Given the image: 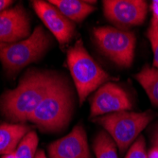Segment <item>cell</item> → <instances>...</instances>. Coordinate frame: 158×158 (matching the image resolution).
Masks as SVG:
<instances>
[{"label": "cell", "instance_id": "cell-1", "mask_svg": "<svg viewBox=\"0 0 158 158\" xmlns=\"http://www.w3.org/2000/svg\"><path fill=\"white\" fill-rule=\"evenodd\" d=\"M61 78L50 70L28 69L19 80L17 87L5 91L0 98L4 117L14 124H25Z\"/></svg>", "mask_w": 158, "mask_h": 158}, {"label": "cell", "instance_id": "cell-2", "mask_svg": "<svg viewBox=\"0 0 158 158\" xmlns=\"http://www.w3.org/2000/svg\"><path fill=\"white\" fill-rule=\"evenodd\" d=\"M75 106L74 94L65 78H61L33 111L28 121L43 133L62 132L68 126Z\"/></svg>", "mask_w": 158, "mask_h": 158}, {"label": "cell", "instance_id": "cell-3", "mask_svg": "<svg viewBox=\"0 0 158 158\" xmlns=\"http://www.w3.org/2000/svg\"><path fill=\"white\" fill-rule=\"evenodd\" d=\"M51 36L44 27L37 26L31 36L12 44H0V62L10 76L16 75L30 64L39 61L50 48Z\"/></svg>", "mask_w": 158, "mask_h": 158}, {"label": "cell", "instance_id": "cell-4", "mask_svg": "<svg viewBox=\"0 0 158 158\" xmlns=\"http://www.w3.org/2000/svg\"><path fill=\"white\" fill-rule=\"evenodd\" d=\"M66 59L81 105L89 94L106 83L111 78L90 56L81 40H78L67 50Z\"/></svg>", "mask_w": 158, "mask_h": 158}, {"label": "cell", "instance_id": "cell-5", "mask_svg": "<svg viewBox=\"0 0 158 158\" xmlns=\"http://www.w3.org/2000/svg\"><path fill=\"white\" fill-rule=\"evenodd\" d=\"M154 114L152 111L143 113L120 111L95 118L93 121L104 128L123 152L137 139L139 134L152 120Z\"/></svg>", "mask_w": 158, "mask_h": 158}, {"label": "cell", "instance_id": "cell-6", "mask_svg": "<svg viewBox=\"0 0 158 158\" xmlns=\"http://www.w3.org/2000/svg\"><path fill=\"white\" fill-rule=\"evenodd\" d=\"M97 45L105 56L121 67H130L134 62L136 38L133 31L113 27H99L93 30Z\"/></svg>", "mask_w": 158, "mask_h": 158}, {"label": "cell", "instance_id": "cell-7", "mask_svg": "<svg viewBox=\"0 0 158 158\" xmlns=\"http://www.w3.org/2000/svg\"><path fill=\"white\" fill-rule=\"evenodd\" d=\"M103 13L117 28L128 31L129 27L144 23L148 4L142 0H104Z\"/></svg>", "mask_w": 158, "mask_h": 158}, {"label": "cell", "instance_id": "cell-8", "mask_svg": "<svg viewBox=\"0 0 158 158\" xmlns=\"http://www.w3.org/2000/svg\"><path fill=\"white\" fill-rule=\"evenodd\" d=\"M133 104L127 92L121 86L106 82L98 89L91 100V118L132 109Z\"/></svg>", "mask_w": 158, "mask_h": 158}, {"label": "cell", "instance_id": "cell-9", "mask_svg": "<svg viewBox=\"0 0 158 158\" xmlns=\"http://www.w3.org/2000/svg\"><path fill=\"white\" fill-rule=\"evenodd\" d=\"M31 18L21 4L0 12V44L25 40L31 36Z\"/></svg>", "mask_w": 158, "mask_h": 158}, {"label": "cell", "instance_id": "cell-10", "mask_svg": "<svg viewBox=\"0 0 158 158\" xmlns=\"http://www.w3.org/2000/svg\"><path fill=\"white\" fill-rule=\"evenodd\" d=\"M31 3L36 14L49 31L55 36L57 41L62 46L69 43L76 32L74 22L69 20L49 2L35 0Z\"/></svg>", "mask_w": 158, "mask_h": 158}, {"label": "cell", "instance_id": "cell-11", "mask_svg": "<svg viewBox=\"0 0 158 158\" xmlns=\"http://www.w3.org/2000/svg\"><path fill=\"white\" fill-rule=\"evenodd\" d=\"M49 158H92L87 136L81 125L75 126L67 135L48 146Z\"/></svg>", "mask_w": 158, "mask_h": 158}, {"label": "cell", "instance_id": "cell-12", "mask_svg": "<svg viewBox=\"0 0 158 158\" xmlns=\"http://www.w3.org/2000/svg\"><path fill=\"white\" fill-rule=\"evenodd\" d=\"M31 131V128L26 124L0 125V155L13 152L23 137Z\"/></svg>", "mask_w": 158, "mask_h": 158}, {"label": "cell", "instance_id": "cell-13", "mask_svg": "<svg viewBox=\"0 0 158 158\" xmlns=\"http://www.w3.org/2000/svg\"><path fill=\"white\" fill-rule=\"evenodd\" d=\"M55 6L64 16L72 22H81L96 9L89 3L96 1H80V0H51L48 1Z\"/></svg>", "mask_w": 158, "mask_h": 158}, {"label": "cell", "instance_id": "cell-14", "mask_svg": "<svg viewBox=\"0 0 158 158\" xmlns=\"http://www.w3.org/2000/svg\"><path fill=\"white\" fill-rule=\"evenodd\" d=\"M135 78L145 90L152 105L158 107V68L145 65Z\"/></svg>", "mask_w": 158, "mask_h": 158}, {"label": "cell", "instance_id": "cell-15", "mask_svg": "<svg viewBox=\"0 0 158 158\" xmlns=\"http://www.w3.org/2000/svg\"><path fill=\"white\" fill-rule=\"evenodd\" d=\"M93 148L97 158H118L116 142L105 131H102L97 135Z\"/></svg>", "mask_w": 158, "mask_h": 158}, {"label": "cell", "instance_id": "cell-16", "mask_svg": "<svg viewBox=\"0 0 158 158\" xmlns=\"http://www.w3.org/2000/svg\"><path fill=\"white\" fill-rule=\"evenodd\" d=\"M39 138L34 131L27 133L13 152L14 158H34Z\"/></svg>", "mask_w": 158, "mask_h": 158}, {"label": "cell", "instance_id": "cell-17", "mask_svg": "<svg viewBox=\"0 0 158 158\" xmlns=\"http://www.w3.org/2000/svg\"><path fill=\"white\" fill-rule=\"evenodd\" d=\"M153 52V67L158 68V14L152 13L151 25L146 33Z\"/></svg>", "mask_w": 158, "mask_h": 158}, {"label": "cell", "instance_id": "cell-18", "mask_svg": "<svg viewBox=\"0 0 158 158\" xmlns=\"http://www.w3.org/2000/svg\"><path fill=\"white\" fill-rule=\"evenodd\" d=\"M125 158H149L144 136L139 135L129 149Z\"/></svg>", "mask_w": 158, "mask_h": 158}, {"label": "cell", "instance_id": "cell-19", "mask_svg": "<svg viewBox=\"0 0 158 158\" xmlns=\"http://www.w3.org/2000/svg\"><path fill=\"white\" fill-rule=\"evenodd\" d=\"M152 148L148 154L149 158H158V124L154 127L152 134Z\"/></svg>", "mask_w": 158, "mask_h": 158}, {"label": "cell", "instance_id": "cell-20", "mask_svg": "<svg viewBox=\"0 0 158 158\" xmlns=\"http://www.w3.org/2000/svg\"><path fill=\"white\" fill-rule=\"evenodd\" d=\"M12 3L13 1H10V0H0V12L8 9Z\"/></svg>", "mask_w": 158, "mask_h": 158}, {"label": "cell", "instance_id": "cell-21", "mask_svg": "<svg viewBox=\"0 0 158 158\" xmlns=\"http://www.w3.org/2000/svg\"><path fill=\"white\" fill-rule=\"evenodd\" d=\"M34 158H48L47 155L45 154V152L43 150H38L36 152V154H35V157Z\"/></svg>", "mask_w": 158, "mask_h": 158}]
</instances>
